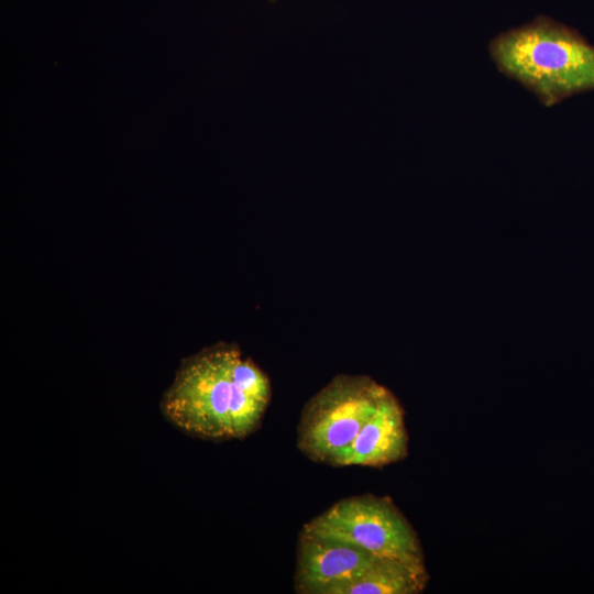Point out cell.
<instances>
[{"instance_id":"cell-3","label":"cell","mask_w":594,"mask_h":594,"mask_svg":"<svg viewBox=\"0 0 594 594\" xmlns=\"http://www.w3.org/2000/svg\"><path fill=\"white\" fill-rule=\"evenodd\" d=\"M388 389L366 375L334 376L304 406L297 447L310 460L337 466Z\"/></svg>"},{"instance_id":"cell-5","label":"cell","mask_w":594,"mask_h":594,"mask_svg":"<svg viewBox=\"0 0 594 594\" xmlns=\"http://www.w3.org/2000/svg\"><path fill=\"white\" fill-rule=\"evenodd\" d=\"M376 554L355 544L301 529L296 551L295 592L330 594L360 574Z\"/></svg>"},{"instance_id":"cell-4","label":"cell","mask_w":594,"mask_h":594,"mask_svg":"<svg viewBox=\"0 0 594 594\" xmlns=\"http://www.w3.org/2000/svg\"><path fill=\"white\" fill-rule=\"evenodd\" d=\"M302 529L355 544L376 556L424 561L417 532L388 497L364 494L341 499Z\"/></svg>"},{"instance_id":"cell-7","label":"cell","mask_w":594,"mask_h":594,"mask_svg":"<svg viewBox=\"0 0 594 594\" xmlns=\"http://www.w3.org/2000/svg\"><path fill=\"white\" fill-rule=\"evenodd\" d=\"M428 579L424 561L376 556L360 574L330 594H418Z\"/></svg>"},{"instance_id":"cell-6","label":"cell","mask_w":594,"mask_h":594,"mask_svg":"<svg viewBox=\"0 0 594 594\" xmlns=\"http://www.w3.org/2000/svg\"><path fill=\"white\" fill-rule=\"evenodd\" d=\"M407 451L405 413L399 400L388 391L337 466L382 468L405 459Z\"/></svg>"},{"instance_id":"cell-1","label":"cell","mask_w":594,"mask_h":594,"mask_svg":"<svg viewBox=\"0 0 594 594\" xmlns=\"http://www.w3.org/2000/svg\"><path fill=\"white\" fill-rule=\"evenodd\" d=\"M270 400L265 372L237 344L219 342L182 360L160 407L183 432L223 441L253 433Z\"/></svg>"},{"instance_id":"cell-2","label":"cell","mask_w":594,"mask_h":594,"mask_svg":"<svg viewBox=\"0 0 594 594\" xmlns=\"http://www.w3.org/2000/svg\"><path fill=\"white\" fill-rule=\"evenodd\" d=\"M495 67L547 108L594 91V45L578 30L544 15L488 43Z\"/></svg>"}]
</instances>
